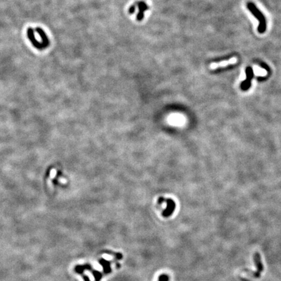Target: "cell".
<instances>
[{"label":"cell","instance_id":"6da1fadb","mask_svg":"<svg viewBox=\"0 0 281 281\" xmlns=\"http://www.w3.org/2000/svg\"><path fill=\"white\" fill-rule=\"evenodd\" d=\"M247 7L249 10L252 12V14L259 21V25H258V32L260 33H264L266 30V20L264 14L253 3H248Z\"/></svg>","mask_w":281,"mask_h":281},{"label":"cell","instance_id":"7a4b0ae2","mask_svg":"<svg viewBox=\"0 0 281 281\" xmlns=\"http://www.w3.org/2000/svg\"><path fill=\"white\" fill-rule=\"evenodd\" d=\"M253 260L255 265L257 269V272L255 274V276L256 277H259L261 275V273L264 270V265L260 253L256 252L253 255Z\"/></svg>","mask_w":281,"mask_h":281},{"label":"cell","instance_id":"3957f363","mask_svg":"<svg viewBox=\"0 0 281 281\" xmlns=\"http://www.w3.org/2000/svg\"><path fill=\"white\" fill-rule=\"evenodd\" d=\"M246 76H247V79L245 81H243L241 85V88L243 91L247 90L248 88L250 87V81L253 77V69L250 67V66H248V67L246 69Z\"/></svg>","mask_w":281,"mask_h":281},{"label":"cell","instance_id":"277c9868","mask_svg":"<svg viewBox=\"0 0 281 281\" xmlns=\"http://www.w3.org/2000/svg\"><path fill=\"white\" fill-rule=\"evenodd\" d=\"M165 201L167 202V208H166L165 210L163 212V216L165 217H168L169 216H171L173 213V212L175 210L176 204H175V202H174V201H173L172 199L169 198V199L165 200Z\"/></svg>","mask_w":281,"mask_h":281},{"label":"cell","instance_id":"5b68a950","mask_svg":"<svg viewBox=\"0 0 281 281\" xmlns=\"http://www.w3.org/2000/svg\"><path fill=\"white\" fill-rule=\"evenodd\" d=\"M236 62H237V59L234 57V58L231 59L230 60L221 61V62L217 63H212L210 65V69H217L218 67H223V66H226L229 65V64H235Z\"/></svg>","mask_w":281,"mask_h":281},{"label":"cell","instance_id":"8992f818","mask_svg":"<svg viewBox=\"0 0 281 281\" xmlns=\"http://www.w3.org/2000/svg\"><path fill=\"white\" fill-rule=\"evenodd\" d=\"M27 35H28V37H29V40H31V42H32V44H33V46L35 48H38L39 50L44 49L43 46H42V44L40 43H39L37 40L35 39V36H34V31H33V29L32 28H29L27 29Z\"/></svg>","mask_w":281,"mask_h":281},{"label":"cell","instance_id":"52a82bcc","mask_svg":"<svg viewBox=\"0 0 281 281\" xmlns=\"http://www.w3.org/2000/svg\"><path fill=\"white\" fill-rule=\"evenodd\" d=\"M100 264L103 266V272H104L106 274H107V273H109L111 272V268H110V262L103 260V259H101L99 261Z\"/></svg>","mask_w":281,"mask_h":281},{"label":"cell","instance_id":"ba28073f","mask_svg":"<svg viewBox=\"0 0 281 281\" xmlns=\"http://www.w3.org/2000/svg\"><path fill=\"white\" fill-rule=\"evenodd\" d=\"M169 277L167 275L163 274L160 276L158 281H169Z\"/></svg>","mask_w":281,"mask_h":281}]
</instances>
